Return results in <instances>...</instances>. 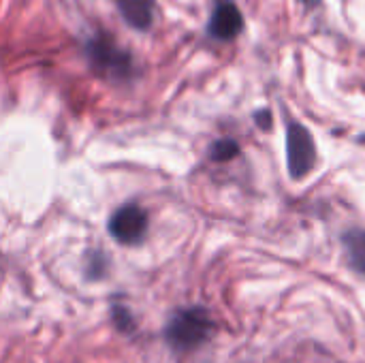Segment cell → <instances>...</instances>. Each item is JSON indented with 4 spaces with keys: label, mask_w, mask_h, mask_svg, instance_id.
<instances>
[{
    "label": "cell",
    "mask_w": 365,
    "mask_h": 363,
    "mask_svg": "<svg viewBox=\"0 0 365 363\" xmlns=\"http://www.w3.org/2000/svg\"><path fill=\"white\" fill-rule=\"evenodd\" d=\"M214 332V321L203 308H186L171 317L165 329L167 342L175 351H190L201 347Z\"/></svg>",
    "instance_id": "6da1fadb"
},
{
    "label": "cell",
    "mask_w": 365,
    "mask_h": 363,
    "mask_svg": "<svg viewBox=\"0 0 365 363\" xmlns=\"http://www.w3.org/2000/svg\"><path fill=\"white\" fill-rule=\"evenodd\" d=\"M86 49H88V58H90L92 68L98 71L103 77L126 79L135 71L133 58L122 47H118L107 34H98L96 39H92Z\"/></svg>",
    "instance_id": "7a4b0ae2"
},
{
    "label": "cell",
    "mask_w": 365,
    "mask_h": 363,
    "mask_svg": "<svg viewBox=\"0 0 365 363\" xmlns=\"http://www.w3.org/2000/svg\"><path fill=\"white\" fill-rule=\"evenodd\" d=\"M287 167L291 180H304L317 167L314 137L299 122H291L287 128Z\"/></svg>",
    "instance_id": "3957f363"
},
{
    "label": "cell",
    "mask_w": 365,
    "mask_h": 363,
    "mask_svg": "<svg viewBox=\"0 0 365 363\" xmlns=\"http://www.w3.org/2000/svg\"><path fill=\"white\" fill-rule=\"evenodd\" d=\"M145 231H148V214L135 203L122 205L109 220V233L113 235L115 242L124 246L139 244Z\"/></svg>",
    "instance_id": "277c9868"
},
{
    "label": "cell",
    "mask_w": 365,
    "mask_h": 363,
    "mask_svg": "<svg viewBox=\"0 0 365 363\" xmlns=\"http://www.w3.org/2000/svg\"><path fill=\"white\" fill-rule=\"evenodd\" d=\"M242 30H244V15L237 9V4L233 0H218L207 24L210 36L218 41H233Z\"/></svg>",
    "instance_id": "5b68a950"
},
{
    "label": "cell",
    "mask_w": 365,
    "mask_h": 363,
    "mask_svg": "<svg viewBox=\"0 0 365 363\" xmlns=\"http://www.w3.org/2000/svg\"><path fill=\"white\" fill-rule=\"evenodd\" d=\"M118 9L128 26L148 30L154 19V0H118Z\"/></svg>",
    "instance_id": "8992f818"
},
{
    "label": "cell",
    "mask_w": 365,
    "mask_h": 363,
    "mask_svg": "<svg viewBox=\"0 0 365 363\" xmlns=\"http://www.w3.org/2000/svg\"><path fill=\"white\" fill-rule=\"evenodd\" d=\"M349 261L355 272L365 276V231L364 229H351L342 235Z\"/></svg>",
    "instance_id": "52a82bcc"
},
{
    "label": "cell",
    "mask_w": 365,
    "mask_h": 363,
    "mask_svg": "<svg viewBox=\"0 0 365 363\" xmlns=\"http://www.w3.org/2000/svg\"><path fill=\"white\" fill-rule=\"evenodd\" d=\"M237 154H240V145H237V141H233V139H218V141L212 145V150H210V156H212V160H216V163L231 160V158H235Z\"/></svg>",
    "instance_id": "ba28073f"
},
{
    "label": "cell",
    "mask_w": 365,
    "mask_h": 363,
    "mask_svg": "<svg viewBox=\"0 0 365 363\" xmlns=\"http://www.w3.org/2000/svg\"><path fill=\"white\" fill-rule=\"evenodd\" d=\"M255 120H257L259 128H263V131H269V128H272V113H269L267 109L257 111V113H255Z\"/></svg>",
    "instance_id": "9c48e42d"
},
{
    "label": "cell",
    "mask_w": 365,
    "mask_h": 363,
    "mask_svg": "<svg viewBox=\"0 0 365 363\" xmlns=\"http://www.w3.org/2000/svg\"><path fill=\"white\" fill-rule=\"evenodd\" d=\"M299 2H304L306 6H317V4H319L321 0H299Z\"/></svg>",
    "instance_id": "30bf717a"
},
{
    "label": "cell",
    "mask_w": 365,
    "mask_h": 363,
    "mask_svg": "<svg viewBox=\"0 0 365 363\" xmlns=\"http://www.w3.org/2000/svg\"><path fill=\"white\" fill-rule=\"evenodd\" d=\"M359 141H361V143H365V135H364V137H361V139H359Z\"/></svg>",
    "instance_id": "8fae6325"
}]
</instances>
